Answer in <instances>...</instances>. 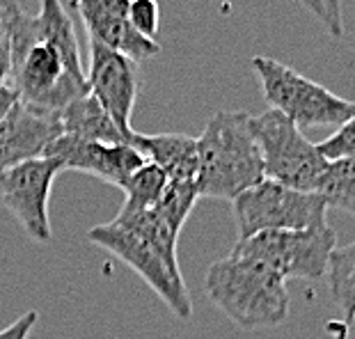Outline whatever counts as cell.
<instances>
[{
	"label": "cell",
	"mask_w": 355,
	"mask_h": 339,
	"mask_svg": "<svg viewBox=\"0 0 355 339\" xmlns=\"http://www.w3.org/2000/svg\"><path fill=\"white\" fill-rule=\"evenodd\" d=\"M200 198L230 200L263 182V158L254 117L245 110H218L198 138Z\"/></svg>",
	"instance_id": "obj_1"
},
{
	"label": "cell",
	"mask_w": 355,
	"mask_h": 339,
	"mask_svg": "<svg viewBox=\"0 0 355 339\" xmlns=\"http://www.w3.org/2000/svg\"><path fill=\"white\" fill-rule=\"evenodd\" d=\"M209 300L241 330H268L289 316L286 280L259 261L227 254L209 266L204 277Z\"/></svg>",
	"instance_id": "obj_2"
},
{
	"label": "cell",
	"mask_w": 355,
	"mask_h": 339,
	"mask_svg": "<svg viewBox=\"0 0 355 339\" xmlns=\"http://www.w3.org/2000/svg\"><path fill=\"white\" fill-rule=\"evenodd\" d=\"M3 21L12 49L10 85L17 89L19 101L60 115L67 103L87 92V82L73 78L60 53L40 40L35 17L21 12L14 3L3 14Z\"/></svg>",
	"instance_id": "obj_3"
},
{
	"label": "cell",
	"mask_w": 355,
	"mask_h": 339,
	"mask_svg": "<svg viewBox=\"0 0 355 339\" xmlns=\"http://www.w3.org/2000/svg\"><path fill=\"white\" fill-rule=\"evenodd\" d=\"M250 64L268 108L289 117L300 131L312 126H342L355 115V101L332 94L273 58L254 55Z\"/></svg>",
	"instance_id": "obj_4"
},
{
	"label": "cell",
	"mask_w": 355,
	"mask_h": 339,
	"mask_svg": "<svg viewBox=\"0 0 355 339\" xmlns=\"http://www.w3.org/2000/svg\"><path fill=\"white\" fill-rule=\"evenodd\" d=\"M239 241L261 232L323 229L328 225V205L319 193L293 191L263 179L232 202Z\"/></svg>",
	"instance_id": "obj_5"
},
{
	"label": "cell",
	"mask_w": 355,
	"mask_h": 339,
	"mask_svg": "<svg viewBox=\"0 0 355 339\" xmlns=\"http://www.w3.org/2000/svg\"><path fill=\"white\" fill-rule=\"evenodd\" d=\"M254 135L263 158V179L293 191H319L330 161L289 117L270 108L263 110L254 117Z\"/></svg>",
	"instance_id": "obj_6"
},
{
	"label": "cell",
	"mask_w": 355,
	"mask_h": 339,
	"mask_svg": "<svg viewBox=\"0 0 355 339\" xmlns=\"http://www.w3.org/2000/svg\"><path fill=\"white\" fill-rule=\"evenodd\" d=\"M87 238L94 245H99L101 250L110 252L112 257L124 261L131 270H135L177 319H191L193 303L181 270L172 268L138 227H133L124 218L115 216L110 223L96 225V227L89 229Z\"/></svg>",
	"instance_id": "obj_7"
},
{
	"label": "cell",
	"mask_w": 355,
	"mask_h": 339,
	"mask_svg": "<svg viewBox=\"0 0 355 339\" xmlns=\"http://www.w3.org/2000/svg\"><path fill=\"white\" fill-rule=\"evenodd\" d=\"M335 247V229L323 227L303 232H261L236 241L232 254L263 263L282 280H319L328 273L330 254Z\"/></svg>",
	"instance_id": "obj_8"
},
{
	"label": "cell",
	"mask_w": 355,
	"mask_h": 339,
	"mask_svg": "<svg viewBox=\"0 0 355 339\" xmlns=\"http://www.w3.org/2000/svg\"><path fill=\"white\" fill-rule=\"evenodd\" d=\"M62 163L51 156L30 158L0 172V200L35 243H51L49 202Z\"/></svg>",
	"instance_id": "obj_9"
},
{
	"label": "cell",
	"mask_w": 355,
	"mask_h": 339,
	"mask_svg": "<svg viewBox=\"0 0 355 339\" xmlns=\"http://www.w3.org/2000/svg\"><path fill=\"white\" fill-rule=\"evenodd\" d=\"M87 92L103 105L126 138H131V117L140 92L138 62L103 44L89 40V67L85 73Z\"/></svg>",
	"instance_id": "obj_10"
},
{
	"label": "cell",
	"mask_w": 355,
	"mask_h": 339,
	"mask_svg": "<svg viewBox=\"0 0 355 339\" xmlns=\"http://www.w3.org/2000/svg\"><path fill=\"white\" fill-rule=\"evenodd\" d=\"M44 156L60 161L62 170H76L119 188L135 170L147 163L145 156L126 142L110 145V142L78 140L71 135H60L58 140H53Z\"/></svg>",
	"instance_id": "obj_11"
},
{
	"label": "cell",
	"mask_w": 355,
	"mask_h": 339,
	"mask_svg": "<svg viewBox=\"0 0 355 339\" xmlns=\"http://www.w3.org/2000/svg\"><path fill=\"white\" fill-rule=\"evenodd\" d=\"M62 135L60 115L33 108L24 101L10 110L0 124V172L46 154L53 140Z\"/></svg>",
	"instance_id": "obj_12"
},
{
	"label": "cell",
	"mask_w": 355,
	"mask_h": 339,
	"mask_svg": "<svg viewBox=\"0 0 355 339\" xmlns=\"http://www.w3.org/2000/svg\"><path fill=\"white\" fill-rule=\"evenodd\" d=\"M73 7L78 10V17L85 24L89 40L103 44L105 49L122 53L138 64L161 53V44L142 37L128 24V19L105 12L96 0H73Z\"/></svg>",
	"instance_id": "obj_13"
},
{
	"label": "cell",
	"mask_w": 355,
	"mask_h": 339,
	"mask_svg": "<svg viewBox=\"0 0 355 339\" xmlns=\"http://www.w3.org/2000/svg\"><path fill=\"white\" fill-rule=\"evenodd\" d=\"M128 145L145 156V161L154 163L165 172L170 182H195L198 184L200 154L198 138L186 133H131Z\"/></svg>",
	"instance_id": "obj_14"
},
{
	"label": "cell",
	"mask_w": 355,
	"mask_h": 339,
	"mask_svg": "<svg viewBox=\"0 0 355 339\" xmlns=\"http://www.w3.org/2000/svg\"><path fill=\"white\" fill-rule=\"evenodd\" d=\"M35 28L42 42L51 44L64 60L67 71L73 78L85 80V69L80 62V44L73 21L62 5V0H40V14H35Z\"/></svg>",
	"instance_id": "obj_15"
},
{
	"label": "cell",
	"mask_w": 355,
	"mask_h": 339,
	"mask_svg": "<svg viewBox=\"0 0 355 339\" xmlns=\"http://www.w3.org/2000/svg\"><path fill=\"white\" fill-rule=\"evenodd\" d=\"M60 124H62V135H71V138L110 142V145L126 142L128 145V138L89 92L76 96L64 105L60 112Z\"/></svg>",
	"instance_id": "obj_16"
},
{
	"label": "cell",
	"mask_w": 355,
	"mask_h": 339,
	"mask_svg": "<svg viewBox=\"0 0 355 339\" xmlns=\"http://www.w3.org/2000/svg\"><path fill=\"white\" fill-rule=\"evenodd\" d=\"M328 284L332 303L342 314V319H349L355 312V241L332 250L328 263Z\"/></svg>",
	"instance_id": "obj_17"
},
{
	"label": "cell",
	"mask_w": 355,
	"mask_h": 339,
	"mask_svg": "<svg viewBox=\"0 0 355 339\" xmlns=\"http://www.w3.org/2000/svg\"><path fill=\"white\" fill-rule=\"evenodd\" d=\"M168 182L170 179L165 177V172L147 161L122 184L126 200L119 214H142V211L154 209L156 202L161 200Z\"/></svg>",
	"instance_id": "obj_18"
},
{
	"label": "cell",
	"mask_w": 355,
	"mask_h": 339,
	"mask_svg": "<svg viewBox=\"0 0 355 339\" xmlns=\"http://www.w3.org/2000/svg\"><path fill=\"white\" fill-rule=\"evenodd\" d=\"M316 193L326 200L328 209L335 207L355 216V158L330 161Z\"/></svg>",
	"instance_id": "obj_19"
},
{
	"label": "cell",
	"mask_w": 355,
	"mask_h": 339,
	"mask_svg": "<svg viewBox=\"0 0 355 339\" xmlns=\"http://www.w3.org/2000/svg\"><path fill=\"white\" fill-rule=\"evenodd\" d=\"M198 200L200 191L195 182H168L154 211L175 234H181V229H184L186 220L191 218Z\"/></svg>",
	"instance_id": "obj_20"
},
{
	"label": "cell",
	"mask_w": 355,
	"mask_h": 339,
	"mask_svg": "<svg viewBox=\"0 0 355 339\" xmlns=\"http://www.w3.org/2000/svg\"><path fill=\"white\" fill-rule=\"evenodd\" d=\"M332 40L344 37V0H298Z\"/></svg>",
	"instance_id": "obj_21"
},
{
	"label": "cell",
	"mask_w": 355,
	"mask_h": 339,
	"mask_svg": "<svg viewBox=\"0 0 355 339\" xmlns=\"http://www.w3.org/2000/svg\"><path fill=\"white\" fill-rule=\"evenodd\" d=\"M319 152L328 161H339V158H355V115L337 126V131L319 142Z\"/></svg>",
	"instance_id": "obj_22"
},
{
	"label": "cell",
	"mask_w": 355,
	"mask_h": 339,
	"mask_svg": "<svg viewBox=\"0 0 355 339\" xmlns=\"http://www.w3.org/2000/svg\"><path fill=\"white\" fill-rule=\"evenodd\" d=\"M128 24H131L142 37L158 42V24H161V10L158 0H131L128 7Z\"/></svg>",
	"instance_id": "obj_23"
},
{
	"label": "cell",
	"mask_w": 355,
	"mask_h": 339,
	"mask_svg": "<svg viewBox=\"0 0 355 339\" xmlns=\"http://www.w3.org/2000/svg\"><path fill=\"white\" fill-rule=\"evenodd\" d=\"M37 319H40V314L35 310L21 314L17 321L0 330V339H28L30 333H33V328L37 326Z\"/></svg>",
	"instance_id": "obj_24"
},
{
	"label": "cell",
	"mask_w": 355,
	"mask_h": 339,
	"mask_svg": "<svg viewBox=\"0 0 355 339\" xmlns=\"http://www.w3.org/2000/svg\"><path fill=\"white\" fill-rule=\"evenodd\" d=\"M12 73V49H10V35H7L5 21L0 19V85H10Z\"/></svg>",
	"instance_id": "obj_25"
},
{
	"label": "cell",
	"mask_w": 355,
	"mask_h": 339,
	"mask_svg": "<svg viewBox=\"0 0 355 339\" xmlns=\"http://www.w3.org/2000/svg\"><path fill=\"white\" fill-rule=\"evenodd\" d=\"M19 94L12 85H0V124L5 122V117L10 115V110L17 105Z\"/></svg>",
	"instance_id": "obj_26"
},
{
	"label": "cell",
	"mask_w": 355,
	"mask_h": 339,
	"mask_svg": "<svg viewBox=\"0 0 355 339\" xmlns=\"http://www.w3.org/2000/svg\"><path fill=\"white\" fill-rule=\"evenodd\" d=\"M330 330H332V339H355V312L349 319L332 323Z\"/></svg>",
	"instance_id": "obj_27"
},
{
	"label": "cell",
	"mask_w": 355,
	"mask_h": 339,
	"mask_svg": "<svg viewBox=\"0 0 355 339\" xmlns=\"http://www.w3.org/2000/svg\"><path fill=\"white\" fill-rule=\"evenodd\" d=\"M105 12L115 14V17H124L128 19V7H131V0H96Z\"/></svg>",
	"instance_id": "obj_28"
},
{
	"label": "cell",
	"mask_w": 355,
	"mask_h": 339,
	"mask_svg": "<svg viewBox=\"0 0 355 339\" xmlns=\"http://www.w3.org/2000/svg\"><path fill=\"white\" fill-rule=\"evenodd\" d=\"M12 5H14V0H0V19H3V14L10 10Z\"/></svg>",
	"instance_id": "obj_29"
}]
</instances>
